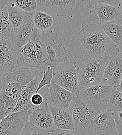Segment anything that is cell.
<instances>
[{
  "label": "cell",
  "mask_w": 122,
  "mask_h": 135,
  "mask_svg": "<svg viewBox=\"0 0 122 135\" xmlns=\"http://www.w3.org/2000/svg\"><path fill=\"white\" fill-rule=\"evenodd\" d=\"M69 55L77 59L84 58L109 59L118 47L106 36L100 24L83 22L81 30L69 40H65Z\"/></svg>",
  "instance_id": "1"
},
{
  "label": "cell",
  "mask_w": 122,
  "mask_h": 135,
  "mask_svg": "<svg viewBox=\"0 0 122 135\" xmlns=\"http://www.w3.org/2000/svg\"><path fill=\"white\" fill-rule=\"evenodd\" d=\"M40 71L18 67L0 75V120L12 113L22 89Z\"/></svg>",
  "instance_id": "2"
},
{
  "label": "cell",
  "mask_w": 122,
  "mask_h": 135,
  "mask_svg": "<svg viewBox=\"0 0 122 135\" xmlns=\"http://www.w3.org/2000/svg\"><path fill=\"white\" fill-rule=\"evenodd\" d=\"M108 59L84 58L73 63L77 71L80 91L87 88L101 84Z\"/></svg>",
  "instance_id": "3"
},
{
  "label": "cell",
  "mask_w": 122,
  "mask_h": 135,
  "mask_svg": "<svg viewBox=\"0 0 122 135\" xmlns=\"http://www.w3.org/2000/svg\"><path fill=\"white\" fill-rule=\"evenodd\" d=\"M41 39L43 45L45 66L52 68L55 74L67 61L69 53L57 34L52 30L41 32Z\"/></svg>",
  "instance_id": "4"
},
{
  "label": "cell",
  "mask_w": 122,
  "mask_h": 135,
  "mask_svg": "<svg viewBox=\"0 0 122 135\" xmlns=\"http://www.w3.org/2000/svg\"><path fill=\"white\" fill-rule=\"evenodd\" d=\"M112 87L103 84L89 87L80 92V98L97 113L107 110Z\"/></svg>",
  "instance_id": "5"
},
{
  "label": "cell",
  "mask_w": 122,
  "mask_h": 135,
  "mask_svg": "<svg viewBox=\"0 0 122 135\" xmlns=\"http://www.w3.org/2000/svg\"><path fill=\"white\" fill-rule=\"evenodd\" d=\"M68 110L73 118L75 131H82L90 126L93 118L98 114L80 98L79 94L75 95Z\"/></svg>",
  "instance_id": "6"
},
{
  "label": "cell",
  "mask_w": 122,
  "mask_h": 135,
  "mask_svg": "<svg viewBox=\"0 0 122 135\" xmlns=\"http://www.w3.org/2000/svg\"><path fill=\"white\" fill-rule=\"evenodd\" d=\"M52 80L57 84L75 95L80 92L77 71L73 64L62 65L53 74Z\"/></svg>",
  "instance_id": "7"
},
{
  "label": "cell",
  "mask_w": 122,
  "mask_h": 135,
  "mask_svg": "<svg viewBox=\"0 0 122 135\" xmlns=\"http://www.w3.org/2000/svg\"><path fill=\"white\" fill-rule=\"evenodd\" d=\"M32 110L11 113L0 120V135H18Z\"/></svg>",
  "instance_id": "8"
},
{
  "label": "cell",
  "mask_w": 122,
  "mask_h": 135,
  "mask_svg": "<svg viewBox=\"0 0 122 135\" xmlns=\"http://www.w3.org/2000/svg\"><path fill=\"white\" fill-rule=\"evenodd\" d=\"M122 79V57L119 50L108 60L101 84L117 88Z\"/></svg>",
  "instance_id": "9"
},
{
  "label": "cell",
  "mask_w": 122,
  "mask_h": 135,
  "mask_svg": "<svg viewBox=\"0 0 122 135\" xmlns=\"http://www.w3.org/2000/svg\"><path fill=\"white\" fill-rule=\"evenodd\" d=\"M74 96L75 94L57 84L53 80L46 88L47 103L59 108L68 110Z\"/></svg>",
  "instance_id": "10"
},
{
  "label": "cell",
  "mask_w": 122,
  "mask_h": 135,
  "mask_svg": "<svg viewBox=\"0 0 122 135\" xmlns=\"http://www.w3.org/2000/svg\"><path fill=\"white\" fill-rule=\"evenodd\" d=\"M28 122L36 127L51 133L56 129L48 104L34 109L29 116Z\"/></svg>",
  "instance_id": "11"
},
{
  "label": "cell",
  "mask_w": 122,
  "mask_h": 135,
  "mask_svg": "<svg viewBox=\"0 0 122 135\" xmlns=\"http://www.w3.org/2000/svg\"><path fill=\"white\" fill-rule=\"evenodd\" d=\"M18 67L16 50L13 47L9 40L0 39V75Z\"/></svg>",
  "instance_id": "12"
},
{
  "label": "cell",
  "mask_w": 122,
  "mask_h": 135,
  "mask_svg": "<svg viewBox=\"0 0 122 135\" xmlns=\"http://www.w3.org/2000/svg\"><path fill=\"white\" fill-rule=\"evenodd\" d=\"M90 126L96 135H118L112 112L108 110L96 115Z\"/></svg>",
  "instance_id": "13"
},
{
  "label": "cell",
  "mask_w": 122,
  "mask_h": 135,
  "mask_svg": "<svg viewBox=\"0 0 122 135\" xmlns=\"http://www.w3.org/2000/svg\"><path fill=\"white\" fill-rule=\"evenodd\" d=\"M43 72V71L40 70L35 78L24 87L19 97L17 104L12 113L33 110L30 102L31 98L36 93L38 84L42 79Z\"/></svg>",
  "instance_id": "14"
},
{
  "label": "cell",
  "mask_w": 122,
  "mask_h": 135,
  "mask_svg": "<svg viewBox=\"0 0 122 135\" xmlns=\"http://www.w3.org/2000/svg\"><path fill=\"white\" fill-rule=\"evenodd\" d=\"M18 67L36 69L45 71L47 68L38 61L33 45L31 42L16 50Z\"/></svg>",
  "instance_id": "15"
},
{
  "label": "cell",
  "mask_w": 122,
  "mask_h": 135,
  "mask_svg": "<svg viewBox=\"0 0 122 135\" xmlns=\"http://www.w3.org/2000/svg\"><path fill=\"white\" fill-rule=\"evenodd\" d=\"M89 14L93 22L100 25L122 17L118 8L103 3L99 0L97 1Z\"/></svg>",
  "instance_id": "16"
},
{
  "label": "cell",
  "mask_w": 122,
  "mask_h": 135,
  "mask_svg": "<svg viewBox=\"0 0 122 135\" xmlns=\"http://www.w3.org/2000/svg\"><path fill=\"white\" fill-rule=\"evenodd\" d=\"M34 28L32 20L26 24L13 29L9 41L15 50H18L31 42V36Z\"/></svg>",
  "instance_id": "17"
},
{
  "label": "cell",
  "mask_w": 122,
  "mask_h": 135,
  "mask_svg": "<svg viewBox=\"0 0 122 135\" xmlns=\"http://www.w3.org/2000/svg\"><path fill=\"white\" fill-rule=\"evenodd\" d=\"M48 106L52 114L55 126L57 129L75 131L73 118L68 110L59 108L50 104H48Z\"/></svg>",
  "instance_id": "18"
},
{
  "label": "cell",
  "mask_w": 122,
  "mask_h": 135,
  "mask_svg": "<svg viewBox=\"0 0 122 135\" xmlns=\"http://www.w3.org/2000/svg\"><path fill=\"white\" fill-rule=\"evenodd\" d=\"M106 36L118 47L122 45V17L101 25Z\"/></svg>",
  "instance_id": "19"
},
{
  "label": "cell",
  "mask_w": 122,
  "mask_h": 135,
  "mask_svg": "<svg viewBox=\"0 0 122 135\" xmlns=\"http://www.w3.org/2000/svg\"><path fill=\"white\" fill-rule=\"evenodd\" d=\"M7 7L9 21L13 29L17 28L32 20V13L27 12L8 2Z\"/></svg>",
  "instance_id": "20"
},
{
  "label": "cell",
  "mask_w": 122,
  "mask_h": 135,
  "mask_svg": "<svg viewBox=\"0 0 122 135\" xmlns=\"http://www.w3.org/2000/svg\"><path fill=\"white\" fill-rule=\"evenodd\" d=\"M32 20L34 27L41 32L52 30L56 25V21L52 15L43 11L32 13Z\"/></svg>",
  "instance_id": "21"
},
{
  "label": "cell",
  "mask_w": 122,
  "mask_h": 135,
  "mask_svg": "<svg viewBox=\"0 0 122 135\" xmlns=\"http://www.w3.org/2000/svg\"><path fill=\"white\" fill-rule=\"evenodd\" d=\"M7 2L8 0H0V39L9 40L13 30L8 16Z\"/></svg>",
  "instance_id": "22"
},
{
  "label": "cell",
  "mask_w": 122,
  "mask_h": 135,
  "mask_svg": "<svg viewBox=\"0 0 122 135\" xmlns=\"http://www.w3.org/2000/svg\"><path fill=\"white\" fill-rule=\"evenodd\" d=\"M76 5V0H46L45 5L59 17H64Z\"/></svg>",
  "instance_id": "23"
},
{
  "label": "cell",
  "mask_w": 122,
  "mask_h": 135,
  "mask_svg": "<svg viewBox=\"0 0 122 135\" xmlns=\"http://www.w3.org/2000/svg\"><path fill=\"white\" fill-rule=\"evenodd\" d=\"M31 42L33 45L38 62L40 65L45 67L43 53V45L41 39V31L37 29L35 27L31 36Z\"/></svg>",
  "instance_id": "24"
},
{
  "label": "cell",
  "mask_w": 122,
  "mask_h": 135,
  "mask_svg": "<svg viewBox=\"0 0 122 135\" xmlns=\"http://www.w3.org/2000/svg\"><path fill=\"white\" fill-rule=\"evenodd\" d=\"M107 110L111 112L122 111V92L119 91L116 88L112 87Z\"/></svg>",
  "instance_id": "25"
},
{
  "label": "cell",
  "mask_w": 122,
  "mask_h": 135,
  "mask_svg": "<svg viewBox=\"0 0 122 135\" xmlns=\"http://www.w3.org/2000/svg\"><path fill=\"white\" fill-rule=\"evenodd\" d=\"M8 2L29 13L35 12L40 4L36 0H8Z\"/></svg>",
  "instance_id": "26"
},
{
  "label": "cell",
  "mask_w": 122,
  "mask_h": 135,
  "mask_svg": "<svg viewBox=\"0 0 122 135\" xmlns=\"http://www.w3.org/2000/svg\"><path fill=\"white\" fill-rule=\"evenodd\" d=\"M18 135H51V133L36 127L28 121Z\"/></svg>",
  "instance_id": "27"
},
{
  "label": "cell",
  "mask_w": 122,
  "mask_h": 135,
  "mask_svg": "<svg viewBox=\"0 0 122 135\" xmlns=\"http://www.w3.org/2000/svg\"><path fill=\"white\" fill-rule=\"evenodd\" d=\"M53 74L54 73L52 68L50 67H47L46 70L43 72L42 79L38 84L35 93H38L40 90L43 87L45 86H48L51 85L53 79Z\"/></svg>",
  "instance_id": "28"
},
{
  "label": "cell",
  "mask_w": 122,
  "mask_h": 135,
  "mask_svg": "<svg viewBox=\"0 0 122 135\" xmlns=\"http://www.w3.org/2000/svg\"><path fill=\"white\" fill-rule=\"evenodd\" d=\"M30 102L33 109L36 108L41 107L46 104L47 103L46 98V91L45 96H43L42 94L39 93V92L37 93H35L31 98Z\"/></svg>",
  "instance_id": "29"
},
{
  "label": "cell",
  "mask_w": 122,
  "mask_h": 135,
  "mask_svg": "<svg viewBox=\"0 0 122 135\" xmlns=\"http://www.w3.org/2000/svg\"><path fill=\"white\" fill-rule=\"evenodd\" d=\"M118 135H122V111L112 112Z\"/></svg>",
  "instance_id": "30"
},
{
  "label": "cell",
  "mask_w": 122,
  "mask_h": 135,
  "mask_svg": "<svg viewBox=\"0 0 122 135\" xmlns=\"http://www.w3.org/2000/svg\"><path fill=\"white\" fill-rule=\"evenodd\" d=\"M51 135H80L75 131H68L56 129L51 133Z\"/></svg>",
  "instance_id": "31"
},
{
  "label": "cell",
  "mask_w": 122,
  "mask_h": 135,
  "mask_svg": "<svg viewBox=\"0 0 122 135\" xmlns=\"http://www.w3.org/2000/svg\"><path fill=\"white\" fill-rule=\"evenodd\" d=\"M103 3L118 8L121 0H99Z\"/></svg>",
  "instance_id": "32"
},
{
  "label": "cell",
  "mask_w": 122,
  "mask_h": 135,
  "mask_svg": "<svg viewBox=\"0 0 122 135\" xmlns=\"http://www.w3.org/2000/svg\"><path fill=\"white\" fill-rule=\"evenodd\" d=\"M97 1V0H82V2L85 3L86 7L91 11L94 9Z\"/></svg>",
  "instance_id": "33"
},
{
  "label": "cell",
  "mask_w": 122,
  "mask_h": 135,
  "mask_svg": "<svg viewBox=\"0 0 122 135\" xmlns=\"http://www.w3.org/2000/svg\"><path fill=\"white\" fill-rule=\"evenodd\" d=\"M116 89H117L119 91H121V92H122V80H121V82H120V84L119 85V86L116 88Z\"/></svg>",
  "instance_id": "34"
},
{
  "label": "cell",
  "mask_w": 122,
  "mask_h": 135,
  "mask_svg": "<svg viewBox=\"0 0 122 135\" xmlns=\"http://www.w3.org/2000/svg\"><path fill=\"white\" fill-rule=\"evenodd\" d=\"M119 9L121 12V16L122 17V0H121L120 3V5H119Z\"/></svg>",
  "instance_id": "35"
},
{
  "label": "cell",
  "mask_w": 122,
  "mask_h": 135,
  "mask_svg": "<svg viewBox=\"0 0 122 135\" xmlns=\"http://www.w3.org/2000/svg\"><path fill=\"white\" fill-rule=\"evenodd\" d=\"M118 50H119L120 54L121 55V56H122V45L120 46H118Z\"/></svg>",
  "instance_id": "36"
},
{
  "label": "cell",
  "mask_w": 122,
  "mask_h": 135,
  "mask_svg": "<svg viewBox=\"0 0 122 135\" xmlns=\"http://www.w3.org/2000/svg\"><path fill=\"white\" fill-rule=\"evenodd\" d=\"M36 1H37V2H38L39 4H40V3H43V2H45V1H46V0H36Z\"/></svg>",
  "instance_id": "37"
}]
</instances>
